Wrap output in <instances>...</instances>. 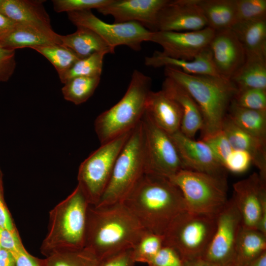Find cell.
I'll list each match as a JSON object with an SVG mask.
<instances>
[{"instance_id": "bcb514c9", "label": "cell", "mask_w": 266, "mask_h": 266, "mask_svg": "<svg viewBox=\"0 0 266 266\" xmlns=\"http://www.w3.org/2000/svg\"><path fill=\"white\" fill-rule=\"evenodd\" d=\"M0 228L15 232L10 217L4 206L0 196Z\"/></svg>"}, {"instance_id": "44dd1931", "label": "cell", "mask_w": 266, "mask_h": 266, "mask_svg": "<svg viewBox=\"0 0 266 266\" xmlns=\"http://www.w3.org/2000/svg\"><path fill=\"white\" fill-rule=\"evenodd\" d=\"M162 89L174 99L182 110L180 131L185 136L193 138L201 130L203 119L200 109L187 91L177 82L165 78Z\"/></svg>"}, {"instance_id": "277c9868", "label": "cell", "mask_w": 266, "mask_h": 266, "mask_svg": "<svg viewBox=\"0 0 266 266\" xmlns=\"http://www.w3.org/2000/svg\"><path fill=\"white\" fill-rule=\"evenodd\" d=\"M151 84L149 76L138 70H133L122 98L95 120V129L101 144L133 130L141 121Z\"/></svg>"}, {"instance_id": "db71d44e", "label": "cell", "mask_w": 266, "mask_h": 266, "mask_svg": "<svg viewBox=\"0 0 266 266\" xmlns=\"http://www.w3.org/2000/svg\"><path fill=\"white\" fill-rule=\"evenodd\" d=\"M1 249V246H0V250Z\"/></svg>"}, {"instance_id": "603a6c76", "label": "cell", "mask_w": 266, "mask_h": 266, "mask_svg": "<svg viewBox=\"0 0 266 266\" xmlns=\"http://www.w3.org/2000/svg\"><path fill=\"white\" fill-rule=\"evenodd\" d=\"M144 64L156 68L173 67L191 75L222 77L214 66L209 46L190 61L170 58L163 55L161 51H156L152 56L145 58Z\"/></svg>"}, {"instance_id": "f6af8a7d", "label": "cell", "mask_w": 266, "mask_h": 266, "mask_svg": "<svg viewBox=\"0 0 266 266\" xmlns=\"http://www.w3.org/2000/svg\"><path fill=\"white\" fill-rule=\"evenodd\" d=\"M15 261V266H40L36 260L29 255L22 247L12 253Z\"/></svg>"}, {"instance_id": "681fc988", "label": "cell", "mask_w": 266, "mask_h": 266, "mask_svg": "<svg viewBox=\"0 0 266 266\" xmlns=\"http://www.w3.org/2000/svg\"><path fill=\"white\" fill-rule=\"evenodd\" d=\"M184 266H219L210 263L202 258H196L185 261Z\"/></svg>"}, {"instance_id": "4fadbf2b", "label": "cell", "mask_w": 266, "mask_h": 266, "mask_svg": "<svg viewBox=\"0 0 266 266\" xmlns=\"http://www.w3.org/2000/svg\"><path fill=\"white\" fill-rule=\"evenodd\" d=\"M89 204L78 185L62 204L55 231L66 249L84 247Z\"/></svg>"}, {"instance_id": "9c48e42d", "label": "cell", "mask_w": 266, "mask_h": 266, "mask_svg": "<svg viewBox=\"0 0 266 266\" xmlns=\"http://www.w3.org/2000/svg\"><path fill=\"white\" fill-rule=\"evenodd\" d=\"M75 26L86 27L98 34L112 49L125 45L138 51L145 41H150L153 32L135 22L108 23L86 10L67 13Z\"/></svg>"}, {"instance_id": "7dc6e473", "label": "cell", "mask_w": 266, "mask_h": 266, "mask_svg": "<svg viewBox=\"0 0 266 266\" xmlns=\"http://www.w3.org/2000/svg\"><path fill=\"white\" fill-rule=\"evenodd\" d=\"M16 24L17 23L0 12V39L10 33Z\"/></svg>"}, {"instance_id": "f546056e", "label": "cell", "mask_w": 266, "mask_h": 266, "mask_svg": "<svg viewBox=\"0 0 266 266\" xmlns=\"http://www.w3.org/2000/svg\"><path fill=\"white\" fill-rule=\"evenodd\" d=\"M227 115L239 128L266 142V110L245 108L232 102Z\"/></svg>"}, {"instance_id": "d590c367", "label": "cell", "mask_w": 266, "mask_h": 266, "mask_svg": "<svg viewBox=\"0 0 266 266\" xmlns=\"http://www.w3.org/2000/svg\"><path fill=\"white\" fill-rule=\"evenodd\" d=\"M266 18V0H236V22Z\"/></svg>"}, {"instance_id": "83f0119b", "label": "cell", "mask_w": 266, "mask_h": 266, "mask_svg": "<svg viewBox=\"0 0 266 266\" xmlns=\"http://www.w3.org/2000/svg\"><path fill=\"white\" fill-rule=\"evenodd\" d=\"M207 26L218 31L231 29L236 22V0H198Z\"/></svg>"}, {"instance_id": "836d02e7", "label": "cell", "mask_w": 266, "mask_h": 266, "mask_svg": "<svg viewBox=\"0 0 266 266\" xmlns=\"http://www.w3.org/2000/svg\"><path fill=\"white\" fill-rule=\"evenodd\" d=\"M32 49L46 58L54 66L59 75L66 71L79 59L71 50L61 44L38 46Z\"/></svg>"}, {"instance_id": "9a60e30c", "label": "cell", "mask_w": 266, "mask_h": 266, "mask_svg": "<svg viewBox=\"0 0 266 266\" xmlns=\"http://www.w3.org/2000/svg\"><path fill=\"white\" fill-rule=\"evenodd\" d=\"M207 27L198 0H167L158 14L154 32H191Z\"/></svg>"}, {"instance_id": "816d5d0a", "label": "cell", "mask_w": 266, "mask_h": 266, "mask_svg": "<svg viewBox=\"0 0 266 266\" xmlns=\"http://www.w3.org/2000/svg\"><path fill=\"white\" fill-rule=\"evenodd\" d=\"M3 0H0V7L3 3Z\"/></svg>"}, {"instance_id": "8992f818", "label": "cell", "mask_w": 266, "mask_h": 266, "mask_svg": "<svg viewBox=\"0 0 266 266\" xmlns=\"http://www.w3.org/2000/svg\"><path fill=\"white\" fill-rule=\"evenodd\" d=\"M168 179L191 212L216 218L229 200L226 177L182 169Z\"/></svg>"}, {"instance_id": "d6986e66", "label": "cell", "mask_w": 266, "mask_h": 266, "mask_svg": "<svg viewBox=\"0 0 266 266\" xmlns=\"http://www.w3.org/2000/svg\"><path fill=\"white\" fill-rule=\"evenodd\" d=\"M41 0H3L0 12L17 24L37 28L49 34L52 29L49 15Z\"/></svg>"}, {"instance_id": "7402d4cb", "label": "cell", "mask_w": 266, "mask_h": 266, "mask_svg": "<svg viewBox=\"0 0 266 266\" xmlns=\"http://www.w3.org/2000/svg\"><path fill=\"white\" fill-rule=\"evenodd\" d=\"M222 131L234 150L249 153L254 164L259 171V174L266 180V142L263 141L237 126L226 115Z\"/></svg>"}, {"instance_id": "30bf717a", "label": "cell", "mask_w": 266, "mask_h": 266, "mask_svg": "<svg viewBox=\"0 0 266 266\" xmlns=\"http://www.w3.org/2000/svg\"><path fill=\"white\" fill-rule=\"evenodd\" d=\"M145 149V173L169 178L184 169L170 135L145 112L141 119Z\"/></svg>"}, {"instance_id": "ba28073f", "label": "cell", "mask_w": 266, "mask_h": 266, "mask_svg": "<svg viewBox=\"0 0 266 266\" xmlns=\"http://www.w3.org/2000/svg\"><path fill=\"white\" fill-rule=\"evenodd\" d=\"M132 131L101 144L81 164L78 185L90 204L96 205L99 202L108 185L116 159Z\"/></svg>"}, {"instance_id": "5bb4252c", "label": "cell", "mask_w": 266, "mask_h": 266, "mask_svg": "<svg viewBox=\"0 0 266 266\" xmlns=\"http://www.w3.org/2000/svg\"><path fill=\"white\" fill-rule=\"evenodd\" d=\"M215 32L209 27L191 32L155 31L150 41L160 45L166 57L190 61L209 46Z\"/></svg>"}, {"instance_id": "b9f144b4", "label": "cell", "mask_w": 266, "mask_h": 266, "mask_svg": "<svg viewBox=\"0 0 266 266\" xmlns=\"http://www.w3.org/2000/svg\"><path fill=\"white\" fill-rule=\"evenodd\" d=\"M15 66V50L5 49L0 44V82L7 81Z\"/></svg>"}, {"instance_id": "3957f363", "label": "cell", "mask_w": 266, "mask_h": 266, "mask_svg": "<svg viewBox=\"0 0 266 266\" xmlns=\"http://www.w3.org/2000/svg\"><path fill=\"white\" fill-rule=\"evenodd\" d=\"M164 74L184 87L199 106L203 119L202 139L222 131L229 106L237 92L230 80L189 74L171 67H165Z\"/></svg>"}, {"instance_id": "d4e9b609", "label": "cell", "mask_w": 266, "mask_h": 266, "mask_svg": "<svg viewBox=\"0 0 266 266\" xmlns=\"http://www.w3.org/2000/svg\"><path fill=\"white\" fill-rule=\"evenodd\" d=\"M72 33L61 35V44L71 50L79 59L88 57L96 53L114 54L110 48L95 32L82 26H77Z\"/></svg>"}, {"instance_id": "ab89813d", "label": "cell", "mask_w": 266, "mask_h": 266, "mask_svg": "<svg viewBox=\"0 0 266 266\" xmlns=\"http://www.w3.org/2000/svg\"><path fill=\"white\" fill-rule=\"evenodd\" d=\"M185 261L173 247L164 245L147 264L149 266H184Z\"/></svg>"}, {"instance_id": "7c38bea8", "label": "cell", "mask_w": 266, "mask_h": 266, "mask_svg": "<svg viewBox=\"0 0 266 266\" xmlns=\"http://www.w3.org/2000/svg\"><path fill=\"white\" fill-rule=\"evenodd\" d=\"M241 228L240 216L232 198L216 217L213 234L202 258L219 266H230Z\"/></svg>"}, {"instance_id": "f5cc1de1", "label": "cell", "mask_w": 266, "mask_h": 266, "mask_svg": "<svg viewBox=\"0 0 266 266\" xmlns=\"http://www.w3.org/2000/svg\"></svg>"}, {"instance_id": "e0dca14e", "label": "cell", "mask_w": 266, "mask_h": 266, "mask_svg": "<svg viewBox=\"0 0 266 266\" xmlns=\"http://www.w3.org/2000/svg\"><path fill=\"white\" fill-rule=\"evenodd\" d=\"M167 0H111L97 9L103 15H110L114 23L135 22L154 32L158 14Z\"/></svg>"}, {"instance_id": "60d3db41", "label": "cell", "mask_w": 266, "mask_h": 266, "mask_svg": "<svg viewBox=\"0 0 266 266\" xmlns=\"http://www.w3.org/2000/svg\"><path fill=\"white\" fill-rule=\"evenodd\" d=\"M251 164L252 160L249 153L233 149L227 157L223 166L226 170L235 173H241L246 171Z\"/></svg>"}, {"instance_id": "5b68a950", "label": "cell", "mask_w": 266, "mask_h": 266, "mask_svg": "<svg viewBox=\"0 0 266 266\" xmlns=\"http://www.w3.org/2000/svg\"><path fill=\"white\" fill-rule=\"evenodd\" d=\"M144 131L141 121L133 130L115 162L98 206L123 202L145 173Z\"/></svg>"}, {"instance_id": "cb8c5ba5", "label": "cell", "mask_w": 266, "mask_h": 266, "mask_svg": "<svg viewBox=\"0 0 266 266\" xmlns=\"http://www.w3.org/2000/svg\"><path fill=\"white\" fill-rule=\"evenodd\" d=\"M61 35L51 34L37 28L26 25L17 24L6 36L0 39V45L7 49L42 46L61 44Z\"/></svg>"}, {"instance_id": "52a82bcc", "label": "cell", "mask_w": 266, "mask_h": 266, "mask_svg": "<svg viewBox=\"0 0 266 266\" xmlns=\"http://www.w3.org/2000/svg\"><path fill=\"white\" fill-rule=\"evenodd\" d=\"M216 218L186 210L170 223L164 244L175 249L184 261L202 258L213 234Z\"/></svg>"}, {"instance_id": "6da1fadb", "label": "cell", "mask_w": 266, "mask_h": 266, "mask_svg": "<svg viewBox=\"0 0 266 266\" xmlns=\"http://www.w3.org/2000/svg\"><path fill=\"white\" fill-rule=\"evenodd\" d=\"M123 203L146 231L163 235L187 210L183 196L168 178L145 173Z\"/></svg>"}, {"instance_id": "2e32d148", "label": "cell", "mask_w": 266, "mask_h": 266, "mask_svg": "<svg viewBox=\"0 0 266 266\" xmlns=\"http://www.w3.org/2000/svg\"><path fill=\"white\" fill-rule=\"evenodd\" d=\"M184 169L226 177V170L203 140H195L179 131L170 135Z\"/></svg>"}, {"instance_id": "d6a6232c", "label": "cell", "mask_w": 266, "mask_h": 266, "mask_svg": "<svg viewBox=\"0 0 266 266\" xmlns=\"http://www.w3.org/2000/svg\"><path fill=\"white\" fill-rule=\"evenodd\" d=\"M99 259L89 249H67L52 254L46 262V266H98Z\"/></svg>"}, {"instance_id": "ffe728a7", "label": "cell", "mask_w": 266, "mask_h": 266, "mask_svg": "<svg viewBox=\"0 0 266 266\" xmlns=\"http://www.w3.org/2000/svg\"><path fill=\"white\" fill-rule=\"evenodd\" d=\"M145 112L157 126L169 135L180 131L182 119L180 106L163 90L150 92Z\"/></svg>"}, {"instance_id": "7a4b0ae2", "label": "cell", "mask_w": 266, "mask_h": 266, "mask_svg": "<svg viewBox=\"0 0 266 266\" xmlns=\"http://www.w3.org/2000/svg\"><path fill=\"white\" fill-rule=\"evenodd\" d=\"M89 208L84 247L100 261L131 249L146 231L123 203Z\"/></svg>"}, {"instance_id": "7bdbcfd3", "label": "cell", "mask_w": 266, "mask_h": 266, "mask_svg": "<svg viewBox=\"0 0 266 266\" xmlns=\"http://www.w3.org/2000/svg\"><path fill=\"white\" fill-rule=\"evenodd\" d=\"M132 249L122 251L100 261L98 266H134Z\"/></svg>"}, {"instance_id": "8fae6325", "label": "cell", "mask_w": 266, "mask_h": 266, "mask_svg": "<svg viewBox=\"0 0 266 266\" xmlns=\"http://www.w3.org/2000/svg\"><path fill=\"white\" fill-rule=\"evenodd\" d=\"M259 173L235 183L232 198L242 228L257 230L266 235V184Z\"/></svg>"}, {"instance_id": "e575fe53", "label": "cell", "mask_w": 266, "mask_h": 266, "mask_svg": "<svg viewBox=\"0 0 266 266\" xmlns=\"http://www.w3.org/2000/svg\"><path fill=\"white\" fill-rule=\"evenodd\" d=\"M164 245L163 235L146 230L132 248L134 262L147 264Z\"/></svg>"}, {"instance_id": "4dcf8cb0", "label": "cell", "mask_w": 266, "mask_h": 266, "mask_svg": "<svg viewBox=\"0 0 266 266\" xmlns=\"http://www.w3.org/2000/svg\"><path fill=\"white\" fill-rule=\"evenodd\" d=\"M100 77H78L66 83L62 89L65 100L76 105L86 101L98 86Z\"/></svg>"}, {"instance_id": "1f68e13d", "label": "cell", "mask_w": 266, "mask_h": 266, "mask_svg": "<svg viewBox=\"0 0 266 266\" xmlns=\"http://www.w3.org/2000/svg\"><path fill=\"white\" fill-rule=\"evenodd\" d=\"M105 55L103 53H96L79 59L69 69L59 75L61 81L65 84L75 77H100Z\"/></svg>"}, {"instance_id": "74e56055", "label": "cell", "mask_w": 266, "mask_h": 266, "mask_svg": "<svg viewBox=\"0 0 266 266\" xmlns=\"http://www.w3.org/2000/svg\"><path fill=\"white\" fill-rule=\"evenodd\" d=\"M111 1V0H52L53 8L58 13L97 10L101 8Z\"/></svg>"}, {"instance_id": "4316f807", "label": "cell", "mask_w": 266, "mask_h": 266, "mask_svg": "<svg viewBox=\"0 0 266 266\" xmlns=\"http://www.w3.org/2000/svg\"><path fill=\"white\" fill-rule=\"evenodd\" d=\"M230 81L237 91L266 90V56H246L244 63Z\"/></svg>"}, {"instance_id": "ee69618b", "label": "cell", "mask_w": 266, "mask_h": 266, "mask_svg": "<svg viewBox=\"0 0 266 266\" xmlns=\"http://www.w3.org/2000/svg\"><path fill=\"white\" fill-rule=\"evenodd\" d=\"M0 245L1 248L11 253L16 252L22 247L15 232H11L0 228Z\"/></svg>"}, {"instance_id": "f1b7e54d", "label": "cell", "mask_w": 266, "mask_h": 266, "mask_svg": "<svg viewBox=\"0 0 266 266\" xmlns=\"http://www.w3.org/2000/svg\"><path fill=\"white\" fill-rule=\"evenodd\" d=\"M266 251V235L254 229L241 228L233 261L228 266H245Z\"/></svg>"}, {"instance_id": "8d00e7d4", "label": "cell", "mask_w": 266, "mask_h": 266, "mask_svg": "<svg viewBox=\"0 0 266 266\" xmlns=\"http://www.w3.org/2000/svg\"><path fill=\"white\" fill-rule=\"evenodd\" d=\"M232 102L245 108L266 110V90L248 89L237 91Z\"/></svg>"}, {"instance_id": "ac0fdd59", "label": "cell", "mask_w": 266, "mask_h": 266, "mask_svg": "<svg viewBox=\"0 0 266 266\" xmlns=\"http://www.w3.org/2000/svg\"><path fill=\"white\" fill-rule=\"evenodd\" d=\"M209 47L217 72L222 77L230 80L246 57L236 34L232 29L215 31Z\"/></svg>"}, {"instance_id": "c3c4849f", "label": "cell", "mask_w": 266, "mask_h": 266, "mask_svg": "<svg viewBox=\"0 0 266 266\" xmlns=\"http://www.w3.org/2000/svg\"><path fill=\"white\" fill-rule=\"evenodd\" d=\"M0 266H15V259L12 253L2 248L0 250Z\"/></svg>"}, {"instance_id": "484cf974", "label": "cell", "mask_w": 266, "mask_h": 266, "mask_svg": "<svg viewBox=\"0 0 266 266\" xmlns=\"http://www.w3.org/2000/svg\"><path fill=\"white\" fill-rule=\"evenodd\" d=\"M231 29L246 56H266V18L237 22Z\"/></svg>"}, {"instance_id": "f907efd6", "label": "cell", "mask_w": 266, "mask_h": 266, "mask_svg": "<svg viewBox=\"0 0 266 266\" xmlns=\"http://www.w3.org/2000/svg\"><path fill=\"white\" fill-rule=\"evenodd\" d=\"M245 266H266V251L251 261Z\"/></svg>"}, {"instance_id": "f35d334b", "label": "cell", "mask_w": 266, "mask_h": 266, "mask_svg": "<svg viewBox=\"0 0 266 266\" xmlns=\"http://www.w3.org/2000/svg\"><path fill=\"white\" fill-rule=\"evenodd\" d=\"M201 140L209 146L216 158L223 166L227 157L233 150L223 132L221 131Z\"/></svg>"}]
</instances>
